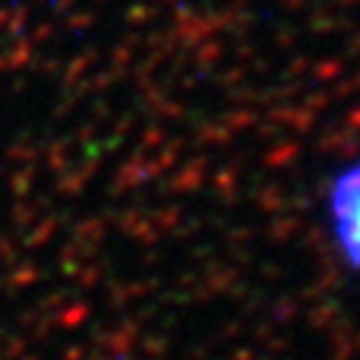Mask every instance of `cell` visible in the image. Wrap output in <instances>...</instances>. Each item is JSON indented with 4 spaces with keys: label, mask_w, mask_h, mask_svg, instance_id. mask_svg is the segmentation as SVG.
I'll return each instance as SVG.
<instances>
[{
    "label": "cell",
    "mask_w": 360,
    "mask_h": 360,
    "mask_svg": "<svg viewBox=\"0 0 360 360\" xmlns=\"http://www.w3.org/2000/svg\"><path fill=\"white\" fill-rule=\"evenodd\" d=\"M323 215L338 262L351 275H360V158L329 177L323 193Z\"/></svg>",
    "instance_id": "obj_1"
}]
</instances>
